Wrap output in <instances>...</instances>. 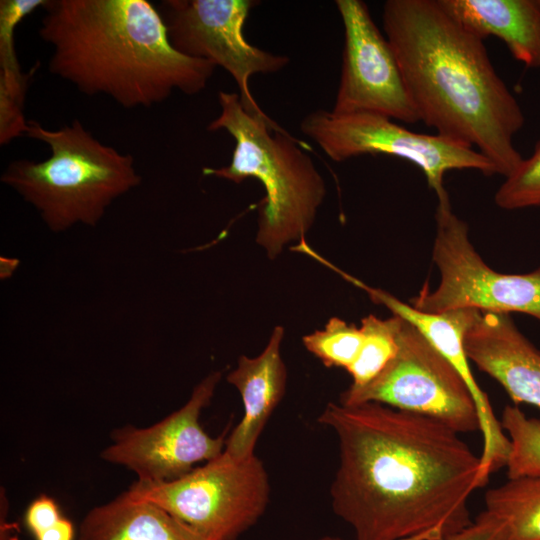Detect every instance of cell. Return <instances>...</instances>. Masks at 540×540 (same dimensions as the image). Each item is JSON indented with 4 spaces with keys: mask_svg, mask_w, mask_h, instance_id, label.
Returning <instances> with one entry per match:
<instances>
[{
    "mask_svg": "<svg viewBox=\"0 0 540 540\" xmlns=\"http://www.w3.org/2000/svg\"><path fill=\"white\" fill-rule=\"evenodd\" d=\"M464 347L469 361L495 379L515 405L540 409V351L509 314L479 311Z\"/></svg>",
    "mask_w": 540,
    "mask_h": 540,
    "instance_id": "obj_14",
    "label": "cell"
},
{
    "mask_svg": "<svg viewBox=\"0 0 540 540\" xmlns=\"http://www.w3.org/2000/svg\"><path fill=\"white\" fill-rule=\"evenodd\" d=\"M510 469L515 476L540 475V419L521 421L511 436Z\"/></svg>",
    "mask_w": 540,
    "mask_h": 540,
    "instance_id": "obj_23",
    "label": "cell"
},
{
    "mask_svg": "<svg viewBox=\"0 0 540 540\" xmlns=\"http://www.w3.org/2000/svg\"><path fill=\"white\" fill-rule=\"evenodd\" d=\"M18 260L16 259H8V258H1V278L5 279L12 275L13 271L15 270L16 266L18 265Z\"/></svg>",
    "mask_w": 540,
    "mask_h": 540,
    "instance_id": "obj_27",
    "label": "cell"
},
{
    "mask_svg": "<svg viewBox=\"0 0 540 540\" xmlns=\"http://www.w3.org/2000/svg\"><path fill=\"white\" fill-rule=\"evenodd\" d=\"M344 28L340 81L332 112H371L420 121L397 58L361 0H336Z\"/></svg>",
    "mask_w": 540,
    "mask_h": 540,
    "instance_id": "obj_12",
    "label": "cell"
},
{
    "mask_svg": "<svg viewBox=\"0 0 540 540\" xmlns=\"http://www.w3.org/2000/svg\"><path fill=\"white\" fill-rule=\"evenodd\" d=\"M284 328L275 326L267 345L256 357L242 355L227 382L241 396L243 415L226 439L224 451L236 460L255 455L257 441L282 400L287 385L286 365L281 356Z\"/></svg>",
    "mask_w": 540,
    "mask_h": 540,
    "instance_id": "obj_15",
    "label": "cell"
},
{
    "mask_svg": "<svg viewBox=\"0 0 540 540\" xmlns=\"http://www.w3.org/2000/svg\"><path fill=\"white\" fill-rule=\"evenodd\" d=\"M401 317L392 314L381 319L370 314L361 319L363 344L354 363L347 372L352 378V387H361L373 380L393 359L398 344L397 333Z\"/></svg>",
    "mask_w": 540,
    "mask_h": 540,
    "instance_id": "obj_20",
    "label": "cell"
},
{
    "mask_svg": "<svg viewBox=\"0 0 540 540\" xmlns=\"http://www.w3.org/2000/svg\"><path fill=\"white\" fill-rule=\"evenodd\" d=\"M62 517L57 502L52 497L41 494L28 505L24 522L35 537L54 526Z\"/></svg>",
    "mask_w": 540,
    "mask_h": 540,
    "instance_id": "obj_25",
    "label": "cell"
},
{
    "mask_svg": "<svg viewBox=\"0 0 540 540\" xmlns=\"http://www.w3.org/2000/svg\"><path fill=\"white\" fill-rule=\"evenodd\" d=\"M363 339L360 327L332 317L323 329L303 336L302 342L307 351L317 357L324 366L340 367L347 371L356 360Z\"/></svg>",
    "mask_w": 540,
    "mask_h": 540,
    "instance_id": "obj_21",
    "label": "cell"
},
{
    "mask_svg": "<svg viewBox=\"0 0 540 540\" xmlns=\"http://www.w3.org/2000/svg\"><path fill=\"white\" fill-rule=\"evenodd\" d=\"M45 0L0 1V127L9 132L25 124L23 108L29 79L35 70L23 73L17 59L14 33L17 25Z\"/></svg>",
    "mask_w": 540,
    "mask_h": 540,
    "instance_id": "obj_18",
    "label": "cell"
},
{
    "mask_svg": "<svg viewBox=\"0 0 540 540\" xmlns=\"http://www.w3.org/2000/svg\"><path fill=\"white\" fill-rule=\"evenodd\" d=\"M255 0H166L162 2L169 40L180 53L221 66L235 80L244 109L265 120L249 89L254 74L275 73L290 59L250 44L244 25Z\"/></svg>",
    "mask_w": 540,
    "mask_h": 540,
    "instance_id": "obj_10",
    "label": "cell"
},
{
    "mask_svg": "<svg viewBox=\"0 0 540 540\" xmlns=\"http://www.w3.org/2000/svg\"><path fill=\"white\" fill-rule=\"evenodd\" d=\"M25 136L47 144L50 156L9 163L1 182L53 232L79 223L95 226L114 200L141 182L133 156L103 144L78 119L56 130L29 120Z\"/></svg>",
    "mask_w": 540,
    "mask_h": 540,
    "instance_id": "obj_5",
    "label": "cell"
},
{
    "mask_svg": "<svg viewBox=\"0 0 540 540\" xmlns=\"http://www.w3.org/2000/svg\"><path fill=\"white\" fill-rule=\"evenodd\" d=\"M78 540H208L162 508L125 492L82 519Z\"/></svg>",
    "mask_w": 540,
    "mask_h": 540,
    "instance_id": "obj_17",
    "label": "cell"
},
{
    "mask_svg": "<svg viewBox=\"0 0 540 540\" xmlns=\"http://www.w3.org/2000/svg\"><path fill=\"white\" fill-rule=\"evenodd\" d=\"M495 203L505 210L540 206V141L532 155L505 177L495 194Z\"/></svg>",
    "mask_w": 540,
    "mask_h": 540,
    "instance_id": "obj_22",
    "label": "cell"
},
{
    "mask_svg": "<svg viewBox=\"0 0 540 540\" xmlns=\"http://www.w3.org/2000/svg\"><path fill=\"white\" fill-rule=\"evenodd\" d=\"M484 501L506 522L508 540H540V475L508 479L487 490Z\"/></svg>",
    "mask_w": 540,
    "mask_h": 540,
    "instance_id": "obj_19",
    "label": "cell"
},
{
    "mask_svg": "<svg viewBox=\"0 0 540 540\" xmlns=\"http://www.w3.org/2000/svg\"><path fill=\"white\" fill-rule=\"evenodd\" d=\"M318 422L337 438L331 506L355 540H448L473 522L481 458L443 422L376 402H330Z\"/></svg>",
    "mask_w": 540,
    "mask_h": 540,
    "instance_id": "obj_1",
    "label": "cell"
},
{
    "mask_svg": "<svg viewBox=\"0 0 540 540\" xmlns=\"http://www.w3.org/2000/svg\"><path fill=\"white\" fill-rule=\"evenodd\" d=\"M345 277L366 291L374 303L384 305L392 314L402 317L416 327L459 372L474 399L483 436L481 478L489 479L491 473L506 466L511 448L510 440L496 418L488 396L472 374L464 347L465 334L479 311L458 309L442 313L424 312L382 289L369 287L348 275Z\"/></svg>",
    "mask_w": 540,
    "mask_h": 540,
    "instance_id": "obj_13",
    "label": "cell"
},
{
    "mask_svg": "<svg viewBox=\"0 0 540 540\" xmlns=\"http://www.w3.org/2000/svg\"><path fill=\"white\" fill-rule=\"evenodd\" d=\"M34 538L35 540H74L75 529L69 519L62 517L54 526Z\"/></svg>",
    "mask_w": 540,
    "mask_h": 540,
    "instance_id": "obj_26",
    "label": "cell"
},
{
    "mask_svg": "<svg viewBox=\"0 0 540 540\" xmlns=\"http://www.w3.org/2000/svg\"><path fill=\"white\" fill-rule=\"evenodd\" d=\"M397 344L386 367L364 386H349L339 402H376L437 419L460 434L480 431L474 399L459 372L402 317Z\"/></svg>",
    "mask_w": 540,
    "mask_h": 540,
    "instance_id": "obj_8",
    "label": "cell"
},
{
    "mask_svg": "<svg viewBox=\"0 0 540 540\" xmlns=\"http://www.w3.org/2000/svg\"><path fill=\"white\" fill-rule=\"evenodd\" d=\"M219 115L208 131L224 130L235 146L231 161L203 174L236 184L253 178L265 189L258 207L256 242L269 259L293 241L304 240L326 197L325 180L304 148L275 121L249 114L236 92H218Z\"/></svg>",
    "mask_w": 540,
    "mask_h": 540,
    "instance_id": "obj_4",
    "label": "cell"
},
{
    "mask_svg": "<svg viewBox=\"0 0 540 540\" xmlns=\"http://www.w3.org/2000/svg\"><path fill=\"white\" fill-rule=\"evenodd\" d=\"M221 377V371L208 374L182 407L149 427L128 424L113 430L111 443L100 457L148 482L177 479L197 464L214 459L224 451L228 431L210 436L200 424V415L210 404Z\"/></svg>",
    "mask_w": 540,
    "mask_h": 540,
    "instance_id": "obj_11",
    "label": "cell"
},
{
    "mask_svg": "<svg viewBox=\"0 0 540 540\" xmlns=\"http://www.w3.org/2000/svg\"><path fill=\"white\" fill-rule=\"evenodd\" d=\"M466 30L501 39L515 59L540 67V13L534 0H438Z\"/></svg>",
    "mask_w": 540,
    "mask_h": 540,
    "instance_id": "obj_16",
    "label": "cell"
},
{
    "mask_svg": "<svg viewBox=\"0 0 540 540\" xmlns=\"http://www.w3.org/2000/svg\"><path fill=\"white\" fill-rule=\"evenodd\" d=\"M534 4L540 13V0H534Z\"/></svg>",
    "mask_w": 540,
    "mask_h": 540,
    "instance_id": "obj_29",
    "label": "cell"
},
{
    "mask_svg": "<svg viewBox=\"0 0 540 540\" xmlns=\"http://www.w3.org/2000/svg\"><path fill=\"white\" fill-rule=\"evenodd\" d=\"M270 492L267 470L256 455L236 460L225 451L177 479L136 480L125 491L208 540H237L263 516Z\"/></svg>",
    "mask_w": 540,
    "mask_h": 540,
    "instance_id": "obj_6",
    "label": "cell"
},
{
    "mask_svg": "<svg viewBox=\"0 0 540 540\" xmlns=\"http://www.w3.org/2000/svg\"><path fill=\"white\" fill-rule=\"evenodd\" d=\"M382 22L420 121L478 150L499 175L514 172L524 159L513 142L524 114L483 40L438 0H387Z\"/></svg>",
    "mask_w": 540,
    "mask_h": 540,
    "instance_id": "obj_2",
    "label": "cell"
},
{
    "mask_svg": "<svg viewBox=\"0 0 540 540\" xmlns=\"http://www.w3.org/2000/svg\"><path fill=\"white\" fill-rule=\"evenodd\" d=\"M320 540H344V539L337 536H324Z\"/></svg>",
    "mask_w": 540,
    "mask_h": 540,
    "instance_id": "obj_28",
    "label": "cell"
},
{
    "mask_svg": "<svg viewBox=\"0 0 540 540\" xmlns=\"http://www.w3.org/2000/svg\"><path fill=\"white\" fill-rule=\"evenodd\" d=\"M40 38L49 71L88 96L132 109L175 91H203L216 65L178 52L162 15L146 0H45Z\"/></svg>",
    "mask_w": 540,
    "mask_h": 540,
    "instance_id": "obj_3",
    "label": "cell"
},
{
    "mask_svg": "<svg viewBox=\"0 0 540 540\" xmlns=\"http://www.w3.org/2000/svg\"><path fill=\"white\" fill-rule=\"evenodd\" d=\"M437 199L432 259L440 281L433 290L423 286L410 304L428 313L458 309L517 312L540 321V267L523 274L494 270L474 248L468 226L453 212L449 195Z\"/></svg>",
    "mask_w": 540,
    "mask_h": 540,
    "instance_id": "obj_7",
    "label": "cell"
},
{
    "mask_svg": "<svg viewBox=\"0 0 540 540\" xmlns=\"http://www.w3.org/2000/svg\"><path fill=\"white\" fill-rule=\"evenodd\" d=\"M299 127L336 162L366 154L389 155L411 162L424 173L437 198L448 194L443 179L450 170L498 174L496 166L478 150L438 134L411 131L377 113L337 114L318 109L307 114Z\"/></svg>",
    "mask_w": 540,
    "mask_h": 540,
    "instance_id": "obj_9",
    "label": "cell"
},
{
    "mask_svg": "<svg viewBox=\"0 0 540 540\" xmlns=\"http://www.w3.org/2000/svg\"><path fill=\"white\" fill-rule=\"evenodd\" d=\"M448 540H508V529L501 517L485 509L468 527Z\"/></svg>",
    "mask_w": 540,
    "mask_h": 540,
    "instance_id": "obj_24",
    "label": "cell"
}]
</instances>
